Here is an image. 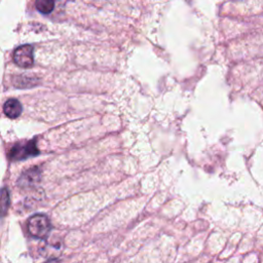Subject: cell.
I'll list each match as a JSON object with an SVG mask.
<instances>
[{"label":"cell","mask_w":263,"mask_h":263,"mask_svg":"<svg viewBox=\"0 0 263 263\" xmlns=\"http://www.w3.org/2000/svg\"><path fill=\"white\" fill-rule=\"evenodd\" d=\"M28 230L34 237H45L50 230V222L48 217L42 214L32 216L28 221Z\"/></svg>","instance_id":"1"},{"label":"cell","mask_w":263,"mask_h":263,"mask_svg":"<svg viewBox=\"0 0 263 263\" xmlns=\"http://www.w3.org/2000/svg\"><path fill=\"white\" fill-rule=\"evenodd\" d=\"M14 63L21 68H30L33 66V46L30 44H25L18 46L13 53Z\"/></svg>","instance_id":"2"},{"label":"cell","mask_w":263,"mask_h":263,"mask_svg":"<svg viewBox=\"0 0 263 263\" xmlns=\"http://www.w3.org/2000/svg\"><path fill=\"white\" fill-rule=\"evenodd\" d=\"M38 154V150L36 148V145L33 141L31 142H27L24 144H20V145H15L9 153V157L11 159H24L27 158L29 156H33Z\"/></svg>","instance_id":"3"},{"label":"cell","mask_w":263,"mask_h":263,"mask_svg":"<svg viewBox=\"0 0 263 263\" xmlns=\"http://www.w3.org/2000/svg\"><path fill=\"white\" fill-rule=\"evenodd\" d=\"M22 105L16 99H9L5 102L3 106V111L6 116H8L11 119L17 118L22 113Z\"/></svg>","instance_id":"4"},{"label":"cell","mask_w":263,"mask_h":263,"mask_svg":"<svg viewBox=\"0 0 263 263\" xmlns=\"http://www.w3.org/2000/svg\"><path fill=\"white\" fill-rule=\"evenodd\" d=\"M9 209V192L6 188L0 190V217H4Z\"/></svg>","instance_id":"5"},{"label":"cell","mask_w":263,"mask_h":263,"mask_svg":"<svg viewBox=\"0 0 263 263\" xmlns=\"http://www.w3.org/2000/svg\"><path fill=\"white\" fill-rule=\"evenodd\" d=\"M36 8L43 14H48L53 10L54 0H36Z\"/></svg>","instance_id":"6"}]
</instances>
